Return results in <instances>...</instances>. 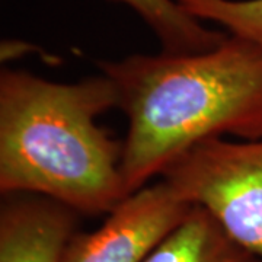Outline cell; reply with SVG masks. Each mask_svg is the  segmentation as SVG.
Segmentation results:
<instances>
[{
    "label": "cell",
    "mask_w": 262,
    "mask_h": 262,
    "mask_svg": "<svg viewBox=\"0 0 262 262\" xmlns=\"http://www.w3.org/2000/svg\"><path fill=\"white\" fill-rule=\"evenodd\" d=\"M98 66L127 115L121 173L130 195L201 141L262 139V48L227 35L203 53L133 54Z\"/></svg>",
    "instance_id": "obj_1"
},
{
    "label": "cell",
    "mask_w": 262,
    "mask_h": 262,
    "mask_svg": "<svg viewBox=\"0 0 262 262\" xmlns=\"http://www.w3.org/2000/svg\"><path fill=\"white\" fill-rule=\"evenodd\" d=\"M117 108V91L101 75L73 83L25 70L0 73V192L53 198L80 215L111 213L128 196L122 141L96 118Z\"/></svg>",
    "instance_id": "obj_2"
},
{
    "label": "cell",
    "mask_w": 262,
    "mask_h": 262,
    "mask_svg": "<svg viewBox=\"0 0 262 262\" xmlns=\"http://www.w3.org/2000/svg\"><path fill=\"white\" fill-rule=\"evenodd\" d=\"M162 179L262 261V139L201 141L173 160Z\"/></svg>",
    "instance_id": "obj_3"
},
{
    "label": "cell",
    "mask_w": 262,
    "mask_h": 262,
    "mask_svg": "<svg viewBox=\"0 0 262 262\" xmlns=\"http://www.w3.org/2000/svg\"><path fill=\"white\" fill-rule=\"evenodd\" d=\"M163 179L125 196L92 232H76L61 262H144L191 211Z\"/></svg>",
    "instance_id": "obj_4"
},
{
    "label": "cell",
    "mask_w": 262,
    "mask_h": 262,
    "mask_svg": "<svg viewBox=\"0 0 262 262\" xmlns=\"http://www.w3.org/2000/svg\"><path fill=\"white\" fill-rule=\"evenodd\" d=\"M79 215L48 196L2 195L0 262H61Z\"/></svg>",
    "instance_id": "obj_5"
},
{
    "label": "cell",
    "mask_w": 262,
    "mask_h": 262,
    "mask_svg": "<svg viewBox=\"0 0 262 262\" xmlns=\"http://www.w3.org/2000/svg\"><path fill=\"white\" fill-rule=\"evenodd\" d=\"M144 262H262L237 244L206 208L191 211Z\"/></svg>",
    "instance_id": "obj_6"
},
{
    "label": "cell",
    "mask_w": 262,
    "mask_h": 262,
    "mask_svg": "<svg viewBox=\"0 0 262 262\" xmlns=\"http://www.w3.org/2000/svg\"><path fill=\"white\" fill-rule=\"evenodd\" d=\"M134 10L162 44V51L189 54L220 46L226 34L204 27L177 0H111Z\"/></svg>",
    "instance_id": "obj_7"
},
{
    "label": "cell",
    "mask_w": 262,
    "mask_h": 262,
    "mask_svg": "<svg viewBox=\"0 0 262 262\" xmlns=\"http://www.w3.org/2000/svg\"><path fill=\"white\" fill-rule=\"evenodd\" d=\"M189 15L222 25L262 48V0H177Z\"/></svg>",
    "instance_id": "obj_8"
}]
</instances>
